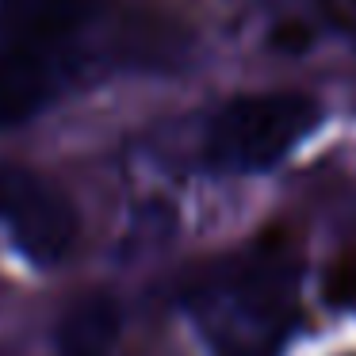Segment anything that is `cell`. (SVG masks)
<instances>
[{
    "label": "cell",
    "mask_w": 356,
    "mask_h": 356,
    "mask_svg": "<svg viewBox=\"0 0 356 356\" xmlns=\"http://www.w3.org/2000/svg\"><path fill=\"white\" fill-rule=\"evenodd\" d=\"M322 287H325V299H330L333 307L356 310V249L333 261V268L325 272Z\"/></svg>",
    "instance_id": "cell-6"
},
{
    "label": "cell",
    "mask_w": 356,
    "mask_h": 356,
    "mask_svg": "<svg viewBox=\"0 0 356 356\" xmlns=\"http://www.w3.org/2000/svg\"><path fill=\"white\" fill-rule=\"evenodd\" d=\"M0 222L16 249L39 268L58 264L77 241V207L35 169L0 161Z\"/></svg>",
    "instance_id": "cell-4"
},
{
    "label": "cell",
    "mask_w": 356,
    "mask_h": 356,
    "mask_svg": "<svg viewBox=\"0 0 356 356\" xmlns=\"http://www.w3.org/2000/svg\"><path fill=\"white\" fill-rule=\"evenodd\" d=\"M119 333V310L104 295L81 299L58 325V348L62 356H104Z\"/></svg>",
    "instance_id": "cell-5"
},
{
    "label": "cell",
    "mask_w": 356,
    "mask_h": 356,
    "mask_svg": "<svg viewBox=\"0 0 356 356\" xmlns=\"http://www.w3.org/2000/svg\"><path fill=\"white\" fill-rule=\"evenodd\" d=\"M100 8L104 0H0V50L27 58L73 85Z\"/></svg>",
    "instance_id": "cell-3"
},
{
    "label": "cell",
    "mask_w": 356,
    "mask_h": 356,
    "mask_svg": "<svg viewBox=\"0 0 356 356\" xmlns=\"http://www.w3.org/2000/svg\"><path fill=\"white\" fill-rule=\"evenodd\" d=\"M184 307L211 356H280L299 322V261L284 245H249L207 264Z\"/></svg>",
    "instance_id": "cell-1"
},
{
    "label": "cell",
    "mask_w": 356,
    "mask_h": 356,
    "mask_svg": "<svg viewBox=\"0 0 356 356\" xmlns=\"http://www.w3.org/2000/svg\"><path fill=\"white\" fill-rule=\"evenodd\" d=\"M318 123L322 108L302 92L238 96L211 119L207 161L226 172H264L284 161Z\"/></svg>",
    "instance_id": "cell-2"
}]
</instances>
